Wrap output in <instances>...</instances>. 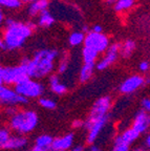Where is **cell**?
<instances>
[{
	"label": "cell",
	"instance_id": "1",
	"mask_svg": "<svg viewBox=\"0 0 150 151\" xmlns=\"http://www.w3.org/2000/svg\"><path fill=\"white\" fill-rule=\"evenodd\" d=\"M58 56L55 50H42L36 52L32 60L24 59L22 63L26 66L30 78H42L48 75L54 67V60Z\"/></svg>",
	"mask_w": 150,
	"mask_h": 151
},
{
	"label": "cell",
	"instance_id": "2",
	"mask_svg": "<svg viewBox=\"0 0 150 151\" xmlns=\"http://www.w3.org/2000/svg\"><path fill=\"white\" fill-rule=\"evenodd\" d=\"M32 29L27 24L15 22L12 19L6 20V31L4 34V40L6 50H15L22 46L25 39L31 35Z\"/></svg>",
	"mask_w": 150,
	"mask_h": 151
},
{
	"label": "cell",
	"instance_id": "3",
	"mask_svg": "<svg viewBox=\"0 0 150 151\" xmlns=\"http://www.w3.org/2000/svg\"><path fill=\"white\" fill-rule=\"evenodd\" d=\"M37 124V113L32 110L18 111L13 116H11V120H9V127L12 128V130L21 134H25L33 131Z\"/></svg>",
	"mask_w": 150,
	"mask_h": 151
},
{
	"label": "cell",
	"instance_id": "4",
	"mask_svg": "<svg viewBox=\"0 0 150 151\" xmlns=\"http://www.w3.org/2000/svg\"><path fill=\"white\" fill-rule=\"evenodd\" d=\"M28 78L30 77L27 75L26 66L23 63H21L19 66H15V67H1V69H0L1 86L3 84H15V86H16L17 84Z\"/></svg>",
	"mask_w": 150,
	"mask_h": 151
},
{
	"label": "cell",
	"instance_id": "5",
	"mask_svg": "<svg viewBox=\"0 0 150 151\" xmlns=\"http://www.w3.org/2000/svg\"><path fill=\"white\" fill-rule=\"evenodd\" d=\"M15 90L26 99H31V98L33 99V98H39L43 93L44 88L37 81H34L31 78H28L17 84L15 86Z\"/></svg>",
	"mask_w": 150,
	"mask_h": 151
},
{
	"label": "cell",
	"instance_id": "6",
	"mask_svg": "<svg viewBox=\"0 0 150 151\" xmlns=\"http://www.w3.org/2000/svg\"><path fill=\"white\" fill-rule=\"evenodd\" d=\"M107 121L108 116L98 119H87V121L85 122V127L88 130V134H87V143L88 144H94L97 141L99 134L105 127Z\"/></svg>",
	"mask_w": 150,
	"mask_h": 151
},
{
	"label": "cell",
	"instance_id": "7",
	"mask_svg": "<svg viewBox=\"0 0 150 151\" xmlns=\"http://www.w3.org/2000/svg\"><path fill=\"white\" fill-rule=\"evenodd\" d=\"M0 100L3 105H6L9 107H14L17 105H23L27 103V99L23 96L19 94L15 89L9 88L6 86L0 87Z\"/></svg>",
	"mask_w": 150,
	"mask_h": 151
},
{
	"label": "cell",
	"instance_id": "8",
	"mask_svg": "<svg viewBox=\"0 0 150 151\" xmlns=\"http://www.w3.org/2000/svg\"><path fill=\"white\" fill-rule=\"evenodd\" d=\"M85 47L92 48L96 52H103L107 48L108 46V39L106 36L103 34L94 33V32H89L87 36L85 37Z\"/></svg>",
	"mask_w": 150,
	"mask_h": 151
},
{
	"label": "cell",
	"instance_id": "9",
	"mask_svg": "<svg viewBox=\"0 0 150 151\" xmlns=\"http://www.w3.org/2000/svg\"><path fill=\"white\" fill-rule=\"evenodd\" d=\"M110 107H111L110 98L109 97L100 98L92 105V108L90 110L88 119H98V118H103V116H107Z\"/></svg>",
	"mask_w": 150,
	"mask_h": 151
},
{
	"label": "cell",
	"instance_id": "10",
	"mask_svg": "<svg viewBox=\"0 0 150 151\" xmlns=\"http://www.w3.org/2000/svg\"><path fill=\"white\" fill-rule=\"evenodd\" d=\"M144 83H145V80L142 77H140V76H132V77L128 78L122 83L121 87H120V90H121L122 93H132V92H134L136 89L141 87Z\"/></svg>",
	"mask_w": 150,
	"mask_h": 151
},
{
	"label": "cell",
	"instance_id": "11",
	"mask_svg": "<svg viewBox=\"0 0 150 151\" xmlns=\"http://www.w3.org/2000/svg\"><path fill=\"white\" fill-rule=\"evenodd\" d=\"M149 125H150L149 114H148L147 112H145L144 110L138 111L133 120L132 128H133L138 133L141 134V133H144V132L148 129Z\"/></svg>",
	"mask_w": 150,
	"mask_h": 151
},
{
	"label": "cell",
	"instance_id": "12",
	"mask_svg": "<svg viewBox=\"0 0 150 151\" xmlns=\"http://www.w3.org/2000/svg\"><path fill=\"white\" fill-rule=\"evenodd\" d=\"M74 143V134L73 133H67L63 137H59L54 139L52 149L56 151H66L71 149Z\"/></svg>",
	"mask_w": 150,
	"mask_h": 151
},
{
	"label": "cell",
	"instance_id": "13",
	"mask_svg": "<svg viewBox=\"0 0 150 151\" xmlns=\"http://www.w3.org/2000/svg\"><path fill=\"white\" fill-rule=\"evenodd\" d=\"M120 46L118 44H112L109 48H108V52L106 54V56L104 57V59H102L101 61L97 64V68L99 70H103V69L107 68L108 66L112 64L113 62L117 59V54L118 50H119Z\"/></svg>",
	"mask_w": 150,
	"mask_h": 151
},
{
	"label": "cell",
	"instance_id": "14",
	"mask_svg": "<svg viewBox=\"0 0 150 151\" xmlns=\"http://www.w3.org/2000/svg\"><path fill=\"white\" fill-rule=\"evenodd\" d=\"M27 144V139L21 135H15V137H11L9 143L6 144V146L4 147V149H9V150H19L22 149L26 146Z\"/></svg>",
	"mask_w": 150,
	"mask_h": 151
},
{
	"label": "cell",
	"instance_id": "15",
	"mask_svg": "<svg viewBox=\"0 0 150 151\" xmlns=\"http://www.w3.org/2000/svg\"><path fill=\"white\" fill-rule=\"evenodd\" d=\"M53 143H54V139L47 134H42L36 139V147H39L41 149H46V150L52 149Z\"/></svg>",
	"mask_w": 150,
	"mask_h": 151
},
{
	"label": "cell",
	"instance_id": "16",
	"mask_svg": "<svg viewBox=\"0 0 150 151\" xmlns=\"http://www.w3.org/2000/svg\"><path fill=\"white\" fill-rule=\"evenodd\" d=\"M49 83H50V89L57 94H64L67 90L65 85L59 82V79L57 76H52L49 78Z\"/></svg>",
	"mask_w": 150,
	"mask_h": 151
},
{
	"label": "cell",
	"instance_id": "17",
	"mask_svg": "<svg viewBox=\"0 0 150 151\" xmlns=\"http://www.w3.org/2000/svg\"><path fill=\"white\" fill-rule=\"evenodd\" d=\"M48 5V1L47 0H35V2L32 3L31 7H30V14L32 16H35L38 13H42L45 11Z\"/></svg>",
	"mask_w": 150,
	"mask_h": 151
},
{
	"label": "cell",
	"instance_id": "18",
	"mask_svg": "<svg viewBox=\"0 0 150 151\" xmlns=\"http://www.w3.org/2000/svg\"><path fill=\"white\" fill-rule=\"evenodd\" d=\"M138 135H140V133H138V132L131 127V128H128V129L124 130V131L122 132V134H120V137H122V139L125 143H127L128 145H131L132 143L138 139Z\"/></svg>",
	"mask_w": 150,
	"mask_h": 151
},
{
	"label": "cell",
	"instance_id": "19",
	"mask_svg": "<svg viewBox=\"0 0 150 151\" xmlns=\"http://www.w3.org/2000/svg\"><path fill=\"white\" fill-rule=\"evenodd\" d=\"M94 73V64H84L81 71H80V81L81 82H86L92 78Z\"/></svg>",
	"mask_w": 150,
	"mask_h": 151
},
{
	"label": "cell",
	"instance_id": "20",
	"mask_svg": "<svg viewBox=\"0 0 150 151\" xmlns=\"http://www.w3.org/2000/svg\"><path fill=\"white\" fill-rule=\"evenodd\" d=\"M97 56H98V52H96L92 48H89V47H84V50H83V59H84L85 64H94Z\"/></svg>",
	"mask_w": 150,
	"mask_h": 151
},
{
	"label": "cell",
	"instance_id": "21",
	"mask_svg": "<svg viewBox=\"0 0 150 151\" xmlns=\"http://www.w3.org/2000/svg\"><path fill=\"white\" fill-rule=\"evenodd\" d=\"M54 18L53 16L48 13V11H43L41 13V16H40V19H39V25L40 26H44V27H48L50 26L53 23H54Z\"/></svg>",
	"mask_w": 150,
	"mask_h": 151
},
{
	"label": "cell",
	"instance_id": "22",
	"mask_svg": "<svg viewBox=\"0 0 150 151\" xmlns=\"http://www.w3.org/2000/svg\"><path fill=\"white\" fill-rule=\"evenodd\" d=\"M129 146H130V145L125 143L122 139V137H120V135H118L115 139V143H113L112 151H130Z\"/></svg>",
	"mask_w": 150,
	"mask_h": 151
},
{
	"label": "cell",
	"instance_id": "23",
	"mask_svg": "<svg viewBox=\"0 0 150 151\" xmlns=\"http://www.w3.org/2000/svg\"><path fill=\"white\" fill-rule=\"evenodd\" d=\"M134 42L131 40H127L126 42L124 43V45L122 46V48H121V55H122L124 58H128V57H130V55L132 54V52H133L134 50Z\"/></svg>",
	"mask_w": 150,
	"mask_h": 151
},
{
	"label": "cell",
	"instance_id": "24",
	"mask_svg": "<svg viewBox=\"0 0 150 151\" xmlns=\"http://www.w3.org/2000/svg\"><path fill=\"white\" fill-rule=\"evenodd\" d=\"M83 41H85V37H84V34L81 33V32H75L69 37V43L71 45H79Z\"/></svg>",
	"mask_w": 150,
	"mask_h": 151
},
{
	"label": "cell",
	"instance_id": "25",
	"mask_svg": "<svg viewBox=\"0 0 150 151\" xmlns=\"http://www.w3.org/2000/svg\"><path fill=\"white\" fill-rule=\"evenodd\" d=\"M39 104L40 106H42L43 108L45 109H49V110H52V109H55L57 106L56 102L52 99H48V98H40L39 99Z\"/></svg>",
	"mask_w": 150,
	"mask_h": 151
},
{
	"label": "cell",
	"instance_id": "26",
	"mask_svg": "<svg viewBox=\"0 0 150 151\" xmlns=\"http://www.w3.org/2000/svg\"><path fill=\"white\" fill-rule=\"evenodd\" d=\"M9 139H11V135H9V130L7 129L0 130V146H1V148H4L6 146Z\"/></svg>",
	"mask_w": 150,
	"mask_h": 151
},
{
	"label": "cell",
	"instance_id": "27",
	"mask_svg": "<svg viewBox=\"0 0 150 151\" xmlns=\"http://www.w3.org/2000/svg\"><path fill=\"white\" fill-rule=\"evenodd\" d=\"M132 4H133V0H118L115 9V11H123L130 7Z\"/></svg>",
	"mask_w": 150,
	"mask_h": 151
},
{
	"label": "cell",
	"instance_id": "28",
	"mask_svg": "<svg viewBox=\"0 0 150 151\" xmlns=\"http://www.w3.org/2000/svg\"><path fill=\"white\" fill-rule=\"evenodd\" d=\"M0 3L2 5H4V6L16 9V7L20 6L21 1H20V0H0Z\"/></svg>",
	"mask_w": 150,
	"mask_h": 151
},
{
	"label": "cell",
	"instance_id": "29",
	"mask_svg": "<svg viewBox=\"0 0 150 151\" xmlns=\"http://www.w3.org/2000/svg\"><path fill=\"white\" fill-rule=\"evenodd\" d=\"M142 110H144L145 112L150 113V99H144L141 103Z\"/></svg>",
	"mask_w": 150,
	"mask_h": 151
},
{
	"label": "cell",
	"instance_id": "30",
	"mask_svg": "<svg viewBox=\"0 0 150 151\" xmlns=\"http://www.w3.org/2000/svg\"><path fill=\"white\" fill-rule=\"evenodd\" d=\"M67 61L65 59H63V61L60 63V66H59V73H65V70L67 69Z\"/></svg>",
	"mask_w": 150,
	"mask_h": 151
},
{
	"label": "cell",
	"instance_id": "31",
	"mask_svg": "<svg viewBox=\"0 0 150 151\" xmlns=\"http://www.w3.org/2000/svg\"><path fill=\"white\" fill-rule=\"evenodd\" d=\"M82 126H85V122L81 120H76L73 122V127L74 128H81Z\"/></svg>",
	"mask_w": 150,
	"mask_h": 151
},
{
	"label": "cell",
	"instance_id": "32",
	"mask_svg": "<svg viewBox=\"0 0 150 151\" xmlns=\"http://www.w3.org/2000/svg\"><path fill=\"white\" fill-rule=\"evenodd\" d=\"M140 69H141L142 71H147L148 69H149V64L147 63V62H142V63H140Z\"/></svg>",
	"mask_w": 150,
	"mask_h": 151
},
{
	"label": "cell",
	"instance_id": "33",
	"mask_svg": "<svg viewBox=\"0 0 150 151\" xmlns=\"http://www.w3.org/2000/svg\"><path fill=\"white\" fill-rule=\"evenodd\" d=\"M71 151H84V146H82V145H78V146L71 148Z\"/></svg>",
	"mask_w": 150,
	"mask_h": 151
},
{
	"label": "cell",
	"instance_id": "34",
	"mask_svg": "<svg viewBox=\"0 0 150 151\" xmlns=\"http://www.w3.org/2000/svg\"><path fill=\"white\" fill-rule=\"evenodd\" d=\"M32 151H56V150H54V149H48V150H46V149H41V148H39V147L35 146Z\"/></svg>",
	"mask_w": 150,
	"mask_h": 151
},
{
	"label": "cell",
	"instance_id": "35",
	"mask_svg": "<svg viewBox=\"0 0 150 151\" xmlns=\"http://www.w3.org/2000/svg\"><path fill=\"white\" fill-rule=\"evenodd\" d=\"M92 32H94V33H99V34H100L102 32V27H101V26H99V25H96L94 27V29H92Z\"/></svg>",
	"mask_w": 150,
	"mask_h": 151
},
{
	"label": "cell",
	"instance_id": "36",
	"mask_svg": "<svg viewBox=\"0 0 150 151\" xmlns=\"http://www.w3.org/2000/svg\"><path fill=\"white\" fill-rule=\"evenodd\" d=\"M146 146H147V148L150 150V134L146 137Z\"/></svg>",
	"mask_w": 150,
	"mask_h": 151
},
{
	"label": "cell",
	"instance_id": "37",
	"mask_svg": "<svg viewBox=\"0 0 150 151\" xmlns=\"http://www.w3.org/2000/svg\"><path fill=\"white\" fill-rule=\"evenodd\" d=\"M89 151H101V149L99 148V147H96V146H92V148L89 149Z\"/></svg>",
	"mask_w": 150,
	"mask_h": 151
},
{
	"label": "cell",
	"instance_id": "38",
	"mask_svg": "<svg viewBox=\"0 0 150 151\" xmlns=\"http://www.w3.org/2000/svg\"><path fill=\"white\" fill-rule=\"evenodd\" d=\"M106 1H107L108 3H113V2H115L117 0H106Z\"/></svg>",
	"mask_w": 150,
	"mask_h": 151
},
{
	"label": "cell",
	"instance_id": "39",
	"mask_svg": "<svg viewBox=\"0 0 150 151\" xmlns=\"http://www.w3.org/2000/svg\"><path fill=\"white\" fill-rule=\"evenodd\" d=\"M0 20H3V14L2 13H0Z\"/></svg>",
	"mask_w": 150,
	"mask_h": 151
},
{
	"label": "cell",
	"instance_id": "40",
	"mask_svg": "<svg viewBox=\"0 0 150 151\" xmlns=\"http://www.w3.org/2000/svg\"><path fill=\"white\" fill-rule=\"evenodd\" d=\"M83 31H84L85 33H86V32H87V27H86V26H84V27H83Z\"/></svg>",
	"mask_w": 150,
	"mask_h": 151
},
{
	"label": "cell",
	"instance_id": "41",
	"mask_svg": "<svg viewBox=\"0 0 150 151\" xmlns=\"http://www.w3.org/2000/svg\"><path fill=\"white\" fill-rule=\"evenodd\" d=\"M23 2H30V1H32V0H22Z\"/></svg>",
	"mask_w": 150,
	"mask_h": 151
},
{
	"label": "cell",
	"instance_id": "42",
	"mask_svg": "<svg viewBox=\"0 0 150 151\" xmlns=\"http://www.w3.org/2000/svg\"><path fill=\"white\" fill-rule=\"evenodd\" d=\"M148 114H149V119H150V113H148Z\"/></svg>",
	"mask_w": 150,
	"mask_h": 151
}]
</instances>
